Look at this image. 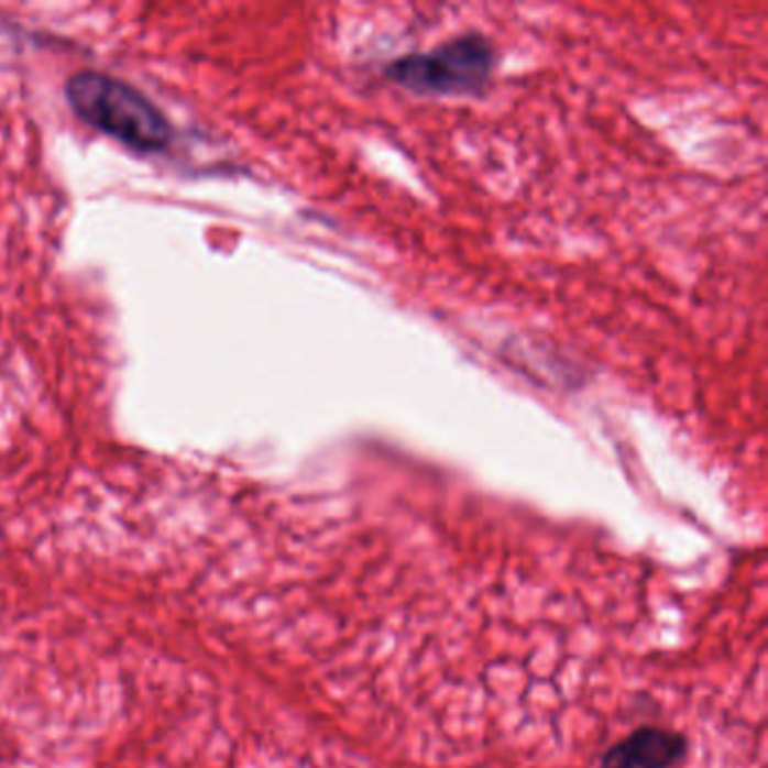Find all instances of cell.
Instances as JSON below:
<instances>
[{
  "label": "cell",
  "instance_id": "cell-1",
  "mask_svg": "<svg viewBox=\"0 0 768 768\" xmlns=\"http://www.w3.org/2000/svg\"><path fill=\"white\" fill-rule=\"evenodd\" d=\"M66 98L90 127L109 133L138 152H161L169 145L172 127L145 92L105 73L70 77Z\"/></svg>",
  "mask_w": 768,
  "mask_h": 768
},
{
  "label": "cell",
  "instance_id": "cell-2",
  "mask_svg": "<svg viewBox=\"0 0 768 768\" xmlns=\"http://www.w3.org/2000/svg\"><path fill=\"white\" fill-rule=\"evenodd\" d=\"M494 70V51L485 36L467 34L434 51L408 55L388 66V75L413 92L469 95L485 86Z\"/></svg>",
  "mask_w": 768,
  "mask_h": 768
}]
</instances>
